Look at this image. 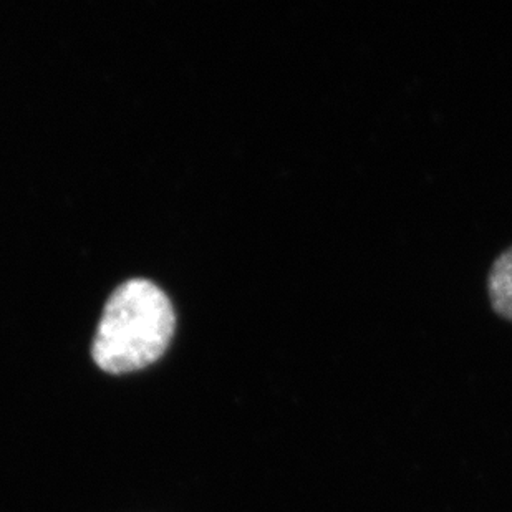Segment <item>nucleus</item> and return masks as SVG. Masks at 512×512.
I'll list each match as a JSON object with an SVG mask.
<instances>
[{
	"instance_id": "nucleus-1",
	"label": "nucleus",
	"mask_w": 512,
	"mask_h": 512,
	"mask_svg": "<svg viewBox=\"0 0 512 512\" xmlns=\"http://www.w3.org/2000/svg\"><path fill=\"white\" fill-rule=\"evenodd\" d=\"M176 319L165 292L145 279L113 292L93 339L92 357L112 375L138 372L158 362L170 347Z\"/></svg>"
},
{
	"instance_id": "nucleus-2",
	"label": "nucleus",
	"mask_w": 512,
	"mask_h": 512,
	"mask_svg": "<svg viewBox=\"0 0 512 512\" xmlns=\"http://www.w3.org/2000/svg\"><path fill=\"white\" fill-rule=\"evenodd\" d=\"M488 297L494 312L512 322V246L504 249L491 264Z\"/></svg>"
}]
</instances>
